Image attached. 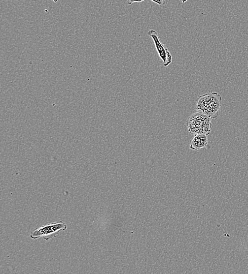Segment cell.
<instances>
[{"mask_svg":"<svg viewBox=\"0 0 248 274\" xmlns=\"http://www.w3.org/2000/svg\"><path fill=\"white\" fill-rule=\"evenodd\" d=\"M222 98L217 92L206 93L200 96L196 106L197 113L205 115L211 120L215 119L219 114Z\"/></svg>","mask_w":248,"mask_h":274,"instance_id":"1","label":"cell"},{"mask_svg":"<svg viewBox=\"0 0 248 274\" xmlns=\"http://www.w3.org/2000/svg\"><path fill=\"white\" fill-rule=\"evenodd\" d=\"M211 120L205 115L199 113L194 114L186 121L188 131L194 135L208 136L211 132Z\"/></svg>","mask_w":248,"mask_h":274,"instance_id":"2","label":"cell"},{"mask_svg":"<svg viewBox=\"0 0 248 274\" xmlns=\"http://www.w3.org/2000/svg\"><path fill=\"white\" fill-rule=\"evenodd\" d=\"M67 225L63 221H58L44 226L36 229L31 234V238L33 240H37L42 238L46 241L54 238L62 231L67 230Z\"/></svg>","mask_w":248,"mask_h":274,"instance_id":"3","label":"cell"},{"mask_svg":"<svg viewBox=\"0 0 248 274\" xmlns=\"http://www.w3.org/2000/svg\"><path fill=\"white\" fill-rule=\"evenodd\" d=\"M148 35L154 40L159 56L163 61L164 66L167 67L172 62V56L169 50L160 41L158 33L154 30H151Z\"/></svg>","mask_w":248,"mask_h":274,"instance_id":"4","label":"cell"},{"mask_svg":"<svg viewBox=\"0 0 248 274\" xmlns=\"http://www.w3.org/2000/svg\"><path fill=\"white\" fill-rule=\"evenodd\" d=\"M208 145V136L200 134L195 135L193 138L190 141V149L194 151H198L202 148H206Z\"/></svg>","mask_w":248,"mask_h":274,"instance_id":"5","label":"cell"},{"mask_svg":"<svg viewBox=\"0 0 248 274\" xmlns=\"http://www.w3.org/2000/svg\"><path fill=\"white\" fill-rule=\"evenodd\" d=\"M151 1L160 5H163L166 3L165 0H151Z\"/></svg>","mask_w":248,"mask_h":274,"instance_id":"6","label":"cell"},{"mask_svg":"<svg viewBox=\"0 0 248 274\" xmlns=\"http://www.w3.org/2000/svg\"><path fill=\"white\" fill-rule=\"evenodd\" d=\"M145 1V0H127L128 4H131L134 3H140Z\"/></svg>","mask_w":248,"mask_h":274,"instance_id":"7","label":"cell"}]
</instances>
